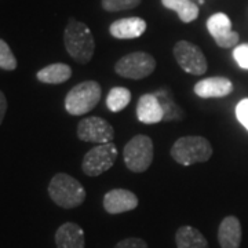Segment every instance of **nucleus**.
<instances>
[{
    "label": "nucleus",
    "mask_w": 248,
    "mask_h": 248,
    "mask_svg": "<svg viewBox=\"0 0 248 248\" xmlns=\"http://www.w3.org/2000/svg\"><path fill=\"white\" fill-rule=\"evenodd\" d=\"M63 43L68 54L78 63L86 65L93 60L95 40L90 28L84 22L71 18L63 32Z\"/></svg>",
    "instance_id": "obj_1"
},
{
    "label": "nucleus",
    "mask_w": 248,
    "mask_h": 248,
    "mask_svg": "<svg viewBox=\"0 0 248 248\" xmlns=\"http://www.w3.org/2000/svg\"><path fill=\"white\" fill-rule=\"evenodd\" d=\"M48 195L62 208L72 210L86 200V190L78 179L68 174H55L48 184Z\"/></svg>",
    "instance_id": "obj_2"
},
{
    "label": "nucleus",
    "mask_w": 248,
    "mask_h": 248,
    "mask_svg": "<svg viewBox=\"0 0 248 248\" xmlns=\"http://www.w3.org/2000/svg\"><path fill=\"white\" fill-rule=\"evenodd\" d=\"M171 157L182 166H193L211 159L213 146L204 137H182L174 142L171 148Z\"/></svg>",
    "instance_id": "obj_3"
},
{
    "label": "nucleus",
    "mask_w": 248,
    "mask_h": 248,
    "mask_svg": "<svg viewBox=\"0 0 248 248\" xmlns=\"http://www.w3.org/2000/svg\"><path fill=\"white\" fill-rule=\"evenodd\" d=\"M102 89L99 83L94 80H87L79 83L68 93L65 98V109L73 116L89 113L91 109L97 107L101 101Z\"/></svg>",
    "instance_id": "obj_4"
},
{
    "label": "nucleus",
    "mask_w": 248,
    "mask_h": 248,
    "mask_svg": "<svg viewBox=\"0 0 248 248\" xmlns=\"http://www.w3.org/2000/svg\"><path fill=\"white\" fill-rule=\"evenodd\" d=\"M123 157L124 163L130 171H146L153 161V142L148 135H135L124 146Z\"/></svg>",
    "instance_id": "obj_5"
},
{
    "label": "nucleus",
    "mask_w": 248,
    "mask_h": 248,
    "mask_svg": "<svg viewBox=\"0 0 248 248\" xmlns=\"http://www.w3.org/2000/svg\"><path fill=\"white\" fill-rule=\"evenodd\" d=\"M156 69V60L149 53L135 51L122 57L116 62L115 72L125 79L141 80L151 76Z\"/></svg>",
    "instance_id": "obj_6"
},
{
    "label": "nucleus",
    "mask_w": 248,
    "mask_h": 248,
    "mask_svg": "<svg viewBox=\"0 0 248 248\" xmlns=\"http://www.w3.org/2000/svg\"><path fill=\"white\" fill-rule=\"evenodd\" d=\"M116 159H117V148L113 142L97 145L95 148L90 149L84 155L81 169L86 175L98 177L109 169H112Z\"/></svg>",
    "instance_id": "obj_7"
},
{
    "label": "nucleus",
    "mask_w": 248,
    "mask_h": 248,
    "mask_svg": "<svg viewBox=\"0 0 248 248\" xmlns=\"http://www.w3.org/2000/svg\"><path fill=\"white\" fill-rule=\"evenodd\" d=\"M174 58L178 65L187 73L200 76L207 72V60L203 51L193 43L181 40L174 46Z\"/></svg>",
    "instance_id": "obj_8"
},
{
    "label": "nucleus",
    "mask_w": 248,
    "mask_h": 248,
    "mask_svg": "<svg viewBox=\"0 0 248 248\" xmlns=\"http://www.w3.org/2000/svg\"><path fill=\"white\" fill-rule=\"evenodd\" d=\"M78 137L84 142H94L98 145L108 143L113 141L115 130L112 124H109L105 119H101L97 116L86 117L80 120L78 125Z\"/></svg>",
    "instance_id": "obj_9"
},
{
    "label": "nucleus",
    "mask_w": 248,
    "mask_h": 248,
    "mask_svg": "<svg viewBox=\"0 0 248 248\" xmlns=\"http://www.w3.org/2000/svg\"><path fill=\"white\" fill-rule=\"evenodd\" d=\"M207 29L214 37L215 43L222 48H232L239 43V33L232 29L231 19L223 13H217L208 18Z\"/></svg>",
    "instance_id": "obj_10"
},
{
    "label": "nucleus",
    "mask_w": 248,
    "mask_h": 248,
    "mask_svg": "<svg viewBox=\"0 0 248 248\" xmlns=\"http://www.w3.org/2000/svg\"><path fill=\"white\" fill-rule=\"evenodd\" d=\"M138 207V197L127 189H112L104 196V208L109 214H123Z\"/></svg>",
    "instance_id": "obj_11"
},
{
    "label": "nucleus",
    "mask_w": 248,
    "mask_h": 248,
    "mask_svg": "<svg viewBox=\"0 0 248 248\" xmlns=\"http://www.w3.org/2000/svg\"><path fill=\"white\" fill-rule=\"evenodd\" d=\"M137 117L143 124H156L164 120V112L156 94H145L140 98Z\"/></svg>",
    "instance_id": "obj_12"
},
{
    "label": "nucleus",
    "mask_w": 248,
    "mask_h": 248,
    "mask_svg": "<svg viewBox=\"0 0 248 248\" xmlns=\"http://www.w3.org/2000/svg\"><path fill=\"white\" fill-rule=\"evenodd\" d=\"M195 94L200 98H222L233 91V84L226 78H208L195 84Z\"/></svg>",
    "instance_id": "obj_13"
},
{
    "label": "nucleus",
    "mask_w": 248,
    "mask_h": 248,
    "mask_svg": "<svg viewBox=\"0 0 248 248\" xmlns=\"http://www.w3.org/2000/svg\"><path fill=\"white\" fill-rule=\"evenodd\" d=\"M145 31H146V22H145V19H142L140 17H128L117 19L109 28L110 35L116 37V39H122V40L137 39V37L143 35Z\"/></svg>",
    "instance_id": "obj_14"
},
{
    "label": "nucleus",
    "mask_w": 248,
    "mask_h": 248,
    "mask_svg": "<svg viewBox=\"0 0 248 248\" xmlns=\"http://www.w3.org/2000/svg\"><path fill=\"white\" fill-rule=\"evenodd\" d=\"M55 244L57 248H84V232L78 223L66 222L55 233Z\"/></svg>",
    "instance_id": "obj_15"
},
{
    "label": "nucleus",
    "mask_w": 248,
    "mask_h": 248,
    "mask_svg": "<svg viewBox=\"0 0 248 248\" xmlns=\"http://www.w3.org/2000/svg\"><path fill=\"white\" fill-rule=\"evenodd\" d=\"M241 236V225L236 217H226L222 219L218 229V241L221 248H240Z\"/></svg>",
    "instance_id": "obj_16"
},
{
    "label": "nucleus",
    "mask_w": 248,
    "mask_h": 248,
    "mask_svg": "<svg viewBox=\"0 0 248 248\" xmlns=\"http://www.w3.org/2000/svg\"><path fill=\"white\" fill-rule=\"evenodd\" d=\"M72 69L69 65L66 63H51L48 66H46L43 69L37 72L36 78L42 83L47 84H61L71 79Z\"/></svg>",
    "instance_id": "obj_17"
},
{
    "label": "nucleus",
    "mask_w": 248,
    "mask_h": 248,
    "mask_svg": "<svg viewBox=\"0 0 248 248\" xmlns=\"http://www.w3.org/2000/svg\"><path fill=\"white\" fill-rule=\"evenodd\" d=\"M177 248H210L208 241L193 226H181L175 233Z\"/></svg>",
    "instance_id": "obj_18"
},
{
    "label": "nucleus",
    "mask_w": 248,
    "mask_h": 248,
    "mask_svg": "<svg viewBox=\"0 0 248 248\" xmlns=\"http://www.w3.org/2000/svg\"><path fill=\"white\" fill-rule=\"evenodd\" d=\"M161 3L166 9L175 11L179 19L185 24L199 17V7L192 0H161Z\"/></svg>",
    "instance_id": "obj_19"
},
{
    "label": "nucleus",
    "mask_w": 248,
    "mask_h": 248,
    "mask_svg": "<svg viewBox=\"0 0 248 248\" xmlns=\"http://www.w3.org/2000/svg\"><path fill=\"white\" fill-rule=\"evenodd\" d=\"M131 101V91L125 87H113L107 97V107L110 112H120Z\"/></svg>",
    "instance_id": "obj_20"
},
{
    "label": "nucleus",
    "mask_w": 248,
    "mask_h": 248,
    "mask_svg": "<svg viewBox=\"0 0 248 248\" xmlns=\"http://www.w3.org/2000/svg\"><path fill=\"white\" fill-rule=\"evenodd\" d=\"M0 68L4 71H14L17 68V60L9 45L0 39Z\"/></svg>",
    "instance_id": "obj_21"
},
{
    "label": "nucleus",
    "mask_w": 248,
    "mask_h": 248,
    "mask_svg": "<svg viewBox=\"0 0 248 248\" xmlns=\"http://www.w3.org/2000/svg\"><path fill=\"white\" fill-rule=\"evenodd\" d=\"M142 0H102V7L107 11L116 13L138 7Z\"/></svg>",
    "instance_id": "obj_22"
},
{
    "label": "nucleus",
    "mask_w": 248,
    "mask_h": 248,
    "mask_svg": "<svg viewBox=\"0 0 248 248\" xmlns=\"http://www.w3.org/2000/svg\"><path fill=\"white\" fill-rule=\"evenodd\" d=\"M233 58L241 69L248 71V43L236 46L233 50Z\"/></svg>",
    "instance_id": "obj_23"
},
{
    "label": "nucleus",
    "mask_w": 248,
    "mask_h": 248,
    "mask_svg": "<svg viewBox=\"0 0 248 248\" xmlns=\"http://www.w3.org/2000/svg\"><path fill=\"white\" fill-rule=\"evenodd\" d=\"M157 98H159L161 108H163V112H164V120H174V119H177L179 108L175 107L171 99H167V97L161 98L157 95Z\"/></svg>",
    "instance_id": "obj_24"
},
{
    "label": "nucleus",
    "mask_w": 248,
    "mask_h": 248,
    "mask_svg": "<svg viewBox=\"0 0 248 248\" xmlns=\"http://www.w3.org/2000/svg\"><path fill=\"white\" fill-rule=\"evenodd\" d=\"M236 117L240 124L248 131V98L241 99L236 107Z\"/></svg>",
    "instance_id": "obj_25"
},
{
    "label": "nucleus",
    "mask_w": 248,
    "mask_h": 248,
    "mask_svg": "<svg viewBox=\"0 0 248 248\" xmlns=\"http://www.w3.org/2000/svg\"><path fill=\"white\" fill-rule=\"evenodd\" d=\"M115 248H148V244L140 237H128L119 241Z\"/></svg>",
    "instance_id": "obj_26"
},
{
    "label": "nucleus",
    "mask_w": 248,
    "mask_h": 248,
    "mask_svg": "<svg viewBox=\"0 0 248 248\" xmlns=\"http://www.w3.org/2000/svg\"><path fill=\"white\" fill-rule=\"evenodd\" d=\"M6 110H7V99L4 97V94L0 91V124H1L3 119H4Z\"/></svg>",
    "instance_id": "obj_27"
}]
</instances>
